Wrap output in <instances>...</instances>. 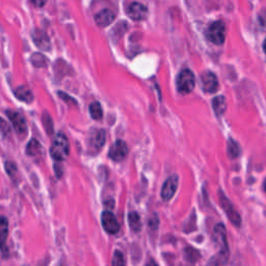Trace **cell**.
Masks as SVG:
<instances>
[{
  "label": "cell",
  "instance_id": "6da1fadb",
  "mask_svg": "<svg viewBox=\"0 0 266 266\" xmlns=\"http://www.w3.org/2000/svg\"><path fill=\"white\" fill-rule=\"evenodd\" d=\"M69 152L70 145L67 137L63 135V133H58L54 139L50 149V154L52 158L56 161H64L68 158Z\"/></svg>",
  "mask_w": 266,
  "mask_h": 266
},
{
  "label": "cell",
  "instance_id": "7a4b0ae2",
  "mask_svg": "<svg viewBox=\"0 0 266 266\" xmlns=\"http://www.w3.org/2000/svg\"><path fill=\"white\" fill-rule=\"evenodd\" d=\"M213 240L215 245L219 250V256L224 261L228 259L229 256V246L227 242V234L226 228L223 224H217L213 232Z\"/></svg>",
  "mask_w": 266,
  "mask_h": 266
},
{
  "label": "cell",
  "instance_id": "3957f363",
  "mask_svg": "<svg viewBox=\"0 0 266 266\" xmlns=\"http://www.w3.org/2000/svg\"><path fill=\"white\" fill-rule=\"evenodd\" d=\"M206 37L215 45L224 44L226 39V26L223 21H215L211 23L206 31Z\"/></svg>",
  "mask_w": 266,
  "mask_h": 266
},
{
  "label": "cell",
  "instance_id": "277c9868",
  "mask_svg": "<svg viewBox=\"0 0 266 266\" xmlns=\"http://www.w3.org/2000/svg\"><path fill=\"white\" fill-rule=\"evenodd\" d=\"M196 84V77L190 70H183L177 79V88L181 94H188L194 90Z\"/></svg>",
  "mask_w": 266,
  "mask_h": 266
},
{
  "label": "cell",
  "instance_id": "5b68a950",
  "mask_svg": "<svg viewBox=\"0 0 266 266\" xmlns=\"http://www.w3.org/2000/svg\"><path fill=\"white\" fill-rule=\"evenodd\" d=\"M219 203L221 207H223V209L226 212L228 218L231 220V223L236 227H240L241 218L239 213L235 210L234 206L232 205L230 200L223 194V191L221 190H219Z\"/></svg>",
  "mask_w": 266,
  "mask_h": 266
},
{
  "label": "cell",
  "instance_id": "8992f818",
  "mask_svg": "<svg viewBox=\"0 0 266 266\" xmlns=\"http://www.w3.org/2000/svg\"><path fill=\"white\" fill-rule=\"evenodd\" d=\"M200 80H201V85H202L204 92L209 93V94H213L217 92L219 84H218L217 78L214 73L209 72V71L202 73Z\"/></svg>",
  "mask_w": 266,
  "mask_h": 266
},
{
  "label": "cell",
  "instance_id": "52a82bcc",
  "mask_svg": "<svg viewBox=\"0 0 266 266\" xmlns=\"http://www.w3.org/2000/svg\"><path fill=\"white\" fill-rule=\"evenodd\" d=\"M179 178L177 175H173L166 180L161 189V198L165 201H170L176 194L177 188H178Z\"/></svg>",
  "mask_w": 266,
  "mask_h": 266
},
{
  "label": "cell",
  "instance_id": "ba28073f",
  "mask_svg": "<svg viewBox=\"0 0 266 266\" xmlns=\"http://www.w3.org/2000/svg\"><path fill=\"white\" fill-rule=\"evenodd\" d=\"M88 147L92 148V150L98 152L102 149V147L105 144V131L103 129H93L87 139Z\"/></svg>",
  "mask_w": 266,
  "mask_h": 266
},
{
  "label": "cell",
  "instance_id": "9c48e42d",
  "mask_svg": "<svg viewBox=\"0 0 266 266\" xmlns=\"http://www.w3.org/2000/svg\"><path fill=\"white\" fill-rule=\"evenodd\" d=\"M127 15L135 21L145 20L148 17V8L141 3H131L127 9Z\"/></svg>",
  "mask_w": 266,
  "mask_h": 266
},
{
  "label": "cell",
  "instance_id": "30bf717a",
  "mask_svg": "<svg viewBox=\"0 0 266 266\" xmlns=\"http://www.w3.org/2000/svg\"><path fill=\"white\" fill-rule=\"evenodd\" d=\"M128 154V148L127 145L125 144V142L123 141H116L109 149L108 152V156L110 159H112L113 161L116 162H120L122 160L125 159V157Z\"/></svg>",
  "mask_w": 266,
  "mask_h": 266
},
{
  "label": "cell",
  "instance_id": "8fae6325",
  "mask_svg": "<svg viewBox=\"0 0 266 266\" xmlns=\"http://www.w3.org/2000/svg\"><path fill=\"white\" fill-rule=\"evenodd\" d=\"M101 221L103 229L108 234H116L120 230V225L117 223L116 217L109 211H104L102 213Z\"/></svg>",
  "mask_w": 266,
  "mask_h": 266
},
{
  "label": "cell",
  "instance_id": "7c38bea8",
  "mask_svg": "<svg viewBox=\"0 0 266 266\" xmlns=\"http://www.w3.org/2000/svg\"><path fill=\"white\" fill-rule=\"evenodd\" d=\"M7 115L9 116V119L11 120L14 126V129L16 130L18 135L22 136L24 135V133H26V122H25L24 116L20 112L8 110Z\"/></svg>",
  "mask_w": 266,
  "mask_h": 266
},
{
  "label": "cell",
  "instance_id": "4fadbf2b",
  "mask_svg": "<svg viewBox=\"0 0 266 266\" xmlns=\"http://www.w3.org/2000/svg\"><path fill=\"white\" fill-rule=\"evenodd\" d=\"M33 40L38 48L44 51L50 50L51 43L45 32L40 31V29H36V31L33 33Z\"/></svg>",
  "mask_w": 266,
  "mask_h": 266
},
{
  "label": "cell",
  "instance_id": "5bb4252c",
  "mask_svg": "<svg viewBox=\"0 0 266 266\" xmlns=\"http://www.w3.org/2000/svg\"><path fill=\"white\" fill-rule=\"evenodd\" d=\"M115 18V15L114 13L109 10V9H104L100 11L96 16H95V21L97 23L98 26L100 27H106L108 25H110Z\"/></svg>",
  "mask_w": 266,
  "mask_h": 266
},
{
  "label": "cell",
  "instance_id": "9a60e30c",
  "mask_svg": "<svg viewBox=\"0 0 266 266\" xmlns=\"http://www.w3.org/2000/svg\"><path fill=\"white\" fill-rule=\"evenodd\" d=\"M15 96H16V98H18L20 101L26 103H32L34 100V94L26 86L17 87L16 91H15Z\"/></svg>",
  "mask_w": 266,
  "mask_h": 266
},
{
  "label": "cell",
  "instance_id": "2e32d148",
  "mask_svg": "<svg viewBox=\"0 0 266 266\" xmlns=\"http://www.w3.org/2000/svg\"><path fill=\"white\" fill-rule=\"evenodd\" d=\"M9 234V221L6 217L0 216V250H3Z\"/></svg>",
  "mask_w": 266,
  "mask_h": 266
},
{
  "label": "cell",
  "instance_id": "e0dca14e",
  "mask_svg": "<svg viewBox=\"0 0 266 266\" xmlns=\"http://www.w3.org/2000/svg\"><path fill=\"white\" fill-rule=\"evenodd\" d=\"M212 107L217 115H223L227 109V101L224 96H217L212 100Z\"/></svg>",
  "mask_w": 266,
  "mask_h": 266
},
{
  "label": "cell",
  "instance_id": "ac0fdd59",
  "mask_svg": "<svg viewBox=\"0 0 266 266\" xmlns=\"http://www.w3.org/2000/svg\"><path fill=\"white\" fill-rule=\"evenodd\" d=\"M128 221L132 231L140 232L142 229V221L141 217L137 212H130L128 215Z\"/></svg>",
  "mask_w": 266,
  "mask_h": 266
},
{
  "label": "cell",
  "instance_id": "d6986e66",
  "mask_svg": "<svg viewBox=\"0 0 266 266\" xmlns=\"http://www.w3.org/2000/svg\"><path fill=\"white\" fill-rule=\"evenodd\" d=\"M26 152L29 156H37L42 153V147L37 140H32L27 145Z\"/></svg>",
  "mask_w": 266,
  "mask_h": 266
},
{
  "label": "cell",
  "instance_id": "ffe728a7",
  "mask_svg": "<svg viewBox=\"0 0 266 266\" xmlns=\"http://www.w3.org/2000/svg\"><path fill=\"white\" fill-rule=\"evenodd\" d=\"M228 155L231 158H237L240 155L239 145L233 140H229L228 142Z\"/></svg>",
  "mask_w": 266,
  "mask_h": 266
},
{
  "label": "cell",
  "instance_id": "44dd1931",
  "mask_svg": "<svg viewBox=\"0 0 266 266\" xmlns=\"http://www.w3.org/2000/svg\"><path fill=\"white\" fill-rule=\"evenodd\" d=\"M90 113L94 120H100L103 116V109L99 102H94L90 105Z\"/></svg>",
  "mask_w": 266,
  "mask_h": 266
},
{
  "label": "cell",
  "instance_id": "7402d4cb",
  "mask_svg": "<svg viewBox=\"0 0 266 266\" xmlns=\"http://www.w3.org/2000/svg\"><path fill=\"white\" fill-rule=\"evenodd\" d=\"M111 266H126L124 255L122 252H120V250H114Z\"/></svg>",
  "mask_w": 266,
  "mask_h": 266
},
{
  "label": "cell",
  "instance_id": "603a6c76",
  "mask_svg": "<svg viewBox=\"0 0 266 266\" xmlns=\"http://www.w3.org/2000/svg\"><path fill=\"white\" fill-rule=\"evenodd\" d=\"M32 61H33V64L35 66H37V67H41V63L40 62H42V64L44 65V67H45L47 65L46 64L47 63V58L45 56H44V55L40 54V53H35L32 56Z\"/></svg>",
  "mask_w": 266,
  "mask_h": 266
},
{
  "label": "cell",
  "instance_id": "cb8c5ba5",
  "mask_svg": "<svg viewBox=\"0 0 266 266\" xmlns=\"http://www.w3.org/2000/svg\"><path fill=\"white\" fill-rule=\"evenodd\" d=\"M0 132H2L4 136L10 135V132H11L10 126L8 125V123L5 120L2 119V117H0Z\"/></svg>",
  "mask_w": 266,
  "mask_h": 266
},
{
  "label": "cell",
  "instance_id": "d4e9b609",
  "mask_svg": "<svg viewBox=\"0 0 266 266\" xmlns=\"http://www.w3.org/2000/svg\"><path fill=\"white\" fill-rule=\"evenodd\" d=\"M221 261H223V259L221 258L213 257L212 259H210V261L208 262V264H207V266H221Z\"/></svg>",
  "mask_w": 266,
  "mask_h": 266
},
{
  "label": "cell",
  "instance_id": "484cf974",
  "mask_svg": "<svg viewBox=\"0 0 266 266\" xmlns=\"http://www.w3.org/2000/svg\"><path fill=\"white\" fill-rule=\"evenodd\" d=\"M32 4L35 6V7H38V8H42L45 6V4L48 2V0H31Z\"/></svg>",
  "mask_w": 266,
  "mask_h": 266
},
{
  "label": "cell",
  "instance_id": "4316f807",
  "mask_svg": "<svg viewBox=\"0 0 266 266\" xmlns=\"http://www.w3.org/2000/svg\"><path fill=\"white\" fill-rule=\"evenodd\" d=\"M260 24L266 28V13H261L260 15Z\"/></svg>",
  "mask_w": 266,
  "mask_h": 266
},
{
  "label": "cell",
  "instance_id": "83f0119b",
  "mask_svg": "<svg viewBox=\"0 0 266 266\" xmlns=\"http://www.w3.org/2000/svg\"><path fill=\"white\" fill-rule=\"evenodd\" d=\"M146 266H158V264L154 261V260H150L149 262H148L147 263V265Z\"/></svg>",
  "mask_w": 266,
  "mask_h": 266
},
{
  "label": "cell",
  "instance_id": "f1b7e54d",
  "mask_svg": "<svg viewBox=\"0 0 266 266\" xmlns=\"http://www.w3.org/2000/svg\"><path fill=\"white\" fill-rule=\"evenodd\" d=\"M263 49H264V52L266 53V39H265V41L263 43Z\"/></svg>",
  "mask_w": 266,
  "mask_h": 266
},
{
  "label": "cell",
  "instance_id": "f546056e",
  "mask_svg": "<svg viewBox=\"0 0 266 266\" xmlns=\"http://www.w3.org/2000/svg\"><path fill=\"white\" fill-rule=\"evenodd\" d=\"M263 188H264V190H265V193H266V179H265V181H264V184H263Z\"/></svg>",
  "mask_w": 266,
  "mask_h": 266
}]
</instances>
